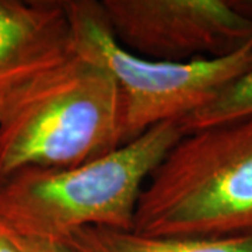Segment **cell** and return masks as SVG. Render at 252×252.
I'll use <instances>...</instances> for the list:
<instances>
[{
	"instance_id": "obj_1",
	"label": "cell",
	"mask_w": 252,
	"mask_h": 252,
	"mask_svg": "<svg viewBox=\"0 0 252 252\" xmlns=\"http://www.w3.org/2000/svg\"><path fill=\"white\" fill-rule=\"evenodd\" d=\"M182 135L168 121L94 161L16 172L0 182V228L58 243L89 227L132 231L146 182Z\"/></svg>"
},
{
	"instance_id": "obj_2",
	"label": "cell",
	"mask_w": 252,
	"mask_h": 252,
	"mask_svg": "<svg viewBox=\"0 0 252 252\" xmlns=\"http://www.w3.org/2000/svg\"><path fill=\"white\" fill-rule=\"evenodd\" d=\"M132 231L157 238L252 234V115L184 133L146 182Z\"/></svg>"
},
{
	"instance_id": "obj_3",
	"label": "cell",
	"mask_w": 252,
	"mask_h": 252,
	"mask_svg": "<svg viewBox=\"0 0 252 252\" xmlns=\"http://www.w3.org/2000/svg\"><path fill=\"white\" fill-rule=\"evenodd\" d=\"M121 146V94L98 63L74 54L4 95L0 182L27 168L94 161Z\"/></svg>"
},
{
	"instance_id": "obj_4",
	"label": "cell",
	"mask_w": 252,
	"mask_h": 252,
	"mask_svg": "<svg viewBox=\"0 0 252 252\" xmlns=\"http://www.w3.org/2000/svg\"><path fill=\"white\" fill-rule=\"evenodd\" d=\"M74 54L107 69L121 94V143L203 108L252 67V38L233 54L152 61L119 45L99 1L64 0Z\"/></svg>"
},
{
	"instance_id": "obj_5",
	"label": "cell",
	"mask_w": 252,
	"mask_h": 252,
	"mask_svg": "<svg viewBox=\"0 0 252 252\" xmlns=\"http://www.w3.org/2000/svg\"><path fill=\"white\" fill-rule=\"evenodd\" d=\"M119 45L152 61L233 54L252 38V6L234 0H101Z\"/></svg>"
},
{
	"instance_id": "obj_6",
	"label": "cell",
	"mask_w": 252,
	"mask_h": 252,
	"mask_svg": "<svg viewBox=\"0 0 252 252\" xmlns=\"http://www.w3.org/2000/svg\"><path fill=\"white\" fill-rule=\"evenodd\" d=\"M74 56L64 0H0V94Z\"/></svg>"
},
{
	"instance_id": "obj_7",
	"label": "cell",
	"mask_w": 252,
	"mask_h": 252,
	"mask_svg": "<svg viewBox=\"0 0 252 252\" xmlns=\"http://www.w3.org/2000/svg\"><path fill=\"white\" fill-rule=\"evenodd\" d=\"M61 243L72 252H252V234L157 238L101 227L79 230Z\"/></svg>"
},
{
	"instance_id": "obj_8",
	"label": "cell",
	"mask_w": 252,
	"mask_h": 252,
	"mask_svg": "<svg viewBox=\"0 0 252 252\" xmlns=\"http://www.w3.org/2000/svg\"><path fill=\"white\" fill-rule=\"evenodd\" d=\"M248 115H252V67L225 87L212 102L181 119L178 124L184 133H189Z\"/></svg>"
},
{
	"instance_id": "obj_9",
	"label": "cell",
	"mask_w": 252,
	"mask_h": 252,
	"mask_svg": "<svg viewBox=\"0 0 252 252\" xmlns=\"http://www.w3.org/2000/svg\"><path fill=\"white\" fill-rule=\"evenodd\" d=\"M3 230V228H0ZM6 234L13 240V243L18 247L21 252H72L67 247L58 241H49V240H38V238H27L20 235L11 234L9 231L3 230Z\"/></svg>"
},
{
	"instance_id": "obj_10",
	"label": "cell",
	"mask_w": 252,
	"mask_h": 252,
	"mask_svg": "<svg viewBox=\"0 0 252 252\" xmlns=\"http://www.w3.org/2000/svg\"><path fill=\"white\" fill-rule=\"evenodd\" d=\"M0 252H21L3 230H0Z\"/></svg>"
},
{
	"instance_id": "obj_11",
	"label": "cell",
	"mask_w": 252,
	"mask_h": 252,
	"mask_svg": "<svg viewBox=\"0 0 252 252\" xmlns=\"http://www.w3.org/2000/svg\"><path fill=\"white\" fill-rule=\"evenodd\" d=\"M4 95H6V94H0V114H1V109H3V102H4Z\"/></svg>"
}]
</instances>
